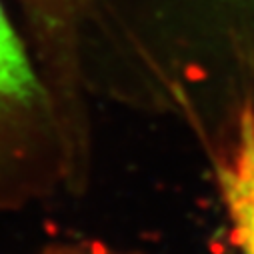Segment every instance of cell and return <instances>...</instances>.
<instances>
[{"instance_id": "obj_1", "label": "cell", "mask_w": 254, "mask_h": 254, "mask_svg": "<svg viewBox=\"0 0 254 254\" xmlns=\"http://www.w3.org/2000/svg\"><path fill=\"white\" fill-rule=\"evenodd\" d=\"M222 198L232 224V236L242 254H254V110L244 108L236 138L218 166Z\"/></svg>"}, {"instance_id": "obj_2", "label": "cell", "mask_w": 254, "mask_h": 254, "mask_svg": "<svg viewBox=\"0 0 254 254\" xmlns=\"http://www.w3.org/2000/svg\"><path fill=\"white\" fill-rule=\"evenodd\" d=\"M40 96V82L0 4V118L32 106Z\"/></svg>"}, {"instance_id": "obj_3", "label": "cell", "mask_w": 254, "mask_h": 254, "mask_svg": "<svg viewBox=\"0 0 254 254\" xmlns=\"http://www.w3.org/2000/svg\"><path fill=\"white\" fill-rule=\"evenodd\" d=\"M22 2L30 10L32 18L48 28L66 24L68 16L76 6V0H22Z\"/></svg>"}]
</instances>
